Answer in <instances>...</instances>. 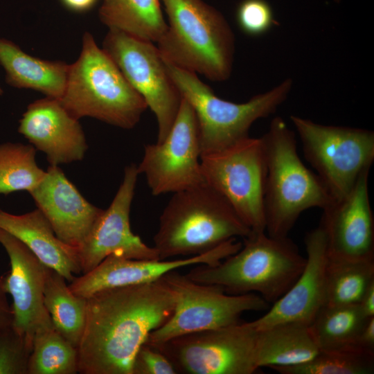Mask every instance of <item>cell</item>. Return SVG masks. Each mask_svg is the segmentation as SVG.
Here are the masks:
<instances>
[{
    "instance_id": "18",
    "label": "cell",
    "mask_w": 374,
    "mask_h": 374,
    "mask_svg": "<svg viewBox=\"0 0 374 374\" xmlns=\"http://www.w3.org/2000/svg\"><path fill=\"white\" fill-rule=\"evenodd\" d=\"M0 244L7 252L10 270L3 287L12 298L14 329L33 342L37 326L49 317L44 304L46 266L20 240L0 228Z\"/></svg>"
},
{
    "instance_id": "39",
    "label": "cell",
    "mask_w": 374,
    "mask_h": 374,
    "mask_svg": "<svg viewBox=\"0 0 374 374\" xmlns=\"http://www.w3.org/2000/svg\"><path fill=\"white\" fill-rule=\"evenodd\" d=\"M334 1H335V2L339 3L341 0H334Z\"/></svg>"
},
{
    "instance_id": "14",
    "label": "cell",
    "mask_w": 374,
    "mask_h": 374,
    "mask_svg": "<svg viewBox=\"0 0 374 374\" xmlns=\"http://www.w3.org/2000/svg\"><path fill=\"white\" fill-rule=\"evenodd\" d=\"M139 173L137 166L125 167L111 204L103 210L80 247L82 274L96 267L111 255L136 260H159L155 248L148 246L131 230L130 214Z\"/></svg>"
},
{
    "instance_id": "10",
    "label": "cell",
    "mask_w": 374,
    "mask_h": 374,
    "mask_svg": "<svg viewBox=\"0 0 374 374\" xmlns=\"http://www.w3.org/2000/svg\"><path fill=\"white\" fill-rule=\"evenodd\" d=\"M200 164L204 182L226 199L251 231H265L267 159L262 137L249 136L202 154Z\"/></svg>"
},
{
    "instance_id": "7",
    "label": "cell",
    "mask_w": 374,
    "mask_h": 374,
    "mask_svg": "<svg viewBox=\"0 0 374 374\" xmlns=\"http://www.w3.org/2000/svg\"><path fill=\"white\" fill-rule=\"evenodd\" d=\"M163 60L182 98L195 112L201 155L223 149L249 136L252 124L274 113L287 99L292 87V80L286 79L247 102L235 103L217 96L197 73Z\"/></svg>"
},
{
    "instance_id": "26",
    "label": "cell",
    "mask_w": 374,
    "mask_h": 374,
    "mask_svg": "<svg viewBox=\"0 0 374 374\" xmlns=\"http://www.w3.org/2000/svg\"><path fill=\"white\" fill-rule=\"evenodd\" d=\"M368 319L359 305H323L309 328L320 351L359 350L357 339Z\"/></svg>"
},
{
    "instance_id": "16",
    "label": "cell",
    "mask_w": 374,
    "mask_h": 374,
    "mask_svg": "<svg viewBox=\"0 0 374 374\" xmlns=\"http://www.w3.org/2000/svg\"><path fill=\"white\" fill-rule=\"evenodd\" d=\"M241 247L242 242L233 238L204 253L175 260H136L111 255L89 272L75 277L69 287L73 294L86 299L103 289L152 282L181 267L216 265Z\"/></svg>"
},
{
    "instance_id": "12",
    "label": "cell",
    "mask_w": 374,
    "mask_h": 374,
    "mask_svg": "<svg viewBox=\"0 0 374 374\" xmlns=\"http://www.w3.org/2000/svg\"><path fill=\"white\" fill-rule=\"evenodd\" d=\"M102 48L155 115L157 142H162L173 125L182 96L157 46L153 42L109 29Z\"/></svg>"
},
{
    "instance_id": "31",
    "label": "cell",
    "mask_w": 374,
    "mask_h": 374,
    "mask_svg": "<svg viewBox=\"0 0 374 374\" xmlns=\"http://www.w3.org/2000/svg\"><path fill=\"white\" fill-rule=\"evenodd\" d=\"M32 346L12 325L0 328V374H28Z\"/></svg>"
},
{
    "instance_id": "30",
    "label": "cell",
    "mask_w": 374,
    "mask_h": 374,
    "mask_svg": "<svg viewBox=\"0 0 374 374\" xmlns=\"http://www.w3.org/2000/svg\"><path fill=\"white\" fill-rule=\"evenodd\" d=\"M271 369L281 374H371L374 354L357 349L320 351L305 363Z\"/></svg>"
},
{
    "instance_id": "34",
    "label": "cell",
    "mask_w": 374,
    "mask_h": 374,
    "mask_svg": "<svg viewBox=\"0 0 374 374\" xmlns=\"http://www.w3.org/2000/svg\"><path fill=\"white\" fill-rule=\"evenodd\" d=\"M356 348L374 354V317L368 318L364 324L357 339Z\"/></svg>"
},
{
    "instance_id": "3",
    "label": "cell",
    "mask_w": 374,
    "mask_h": 374,
    "mask_svg": "<svg viewBox=\"0 0 374 374\" xmlns=\"http://www.w3.org/2000/svg\"><path fill=\"white\" fill-rule=\"evenodd\" d=\"M167 29L157 43L163 59L213 82L227 80L235 55L234 33L224 15L204 0H161Z\"/></svg>"
},
{
    "instance_id": "25",
    "label": "cell",
    "mask_w": 374,
    "mask_h": 374,
    "mask_svg": "<svg viewBox=\"0 0 374 374\" xmlns=\"http://www.w3.org/2000/svg\"><path fill=\"white\" fill-rule=\"evenodd\" d=\"M66 280L46 267L44 304L55 328L78 349L85 325L87 299L73 294Z\"/></svg>"
},
{
    "instance_id": "2",
    "label": "cell",
    "mask_w": 374,
    "mask_h": 374,
    "mask_svg": "<svg viewBox=\"0 0 374 374\" xmlns=\"http://www.w3.org/2000/svg\"><path fill=\"white\" fill-rule=\"evenodd\" d=\"M242 239L235 253L216 265H196L186 276L199 283L220 285L229 294L258 293L273 304L296 282L306 258L288 237L252 231Z\"/></svg>"
},
{
    "instance_id": "1",
    "label": "cell",
    "mask_w": 374,
    "mask_h": 374,
    "mask_svg": "<svg viewBox=\"0 0 374 374\" xmlns=\"http://www.w3.org/2000/svg\"><path fill=\"white\" fill-rule=\"evenodd\" d=\"M86 299L85 325L78 346L82 374H132L137 350L170 319L175 303L163 277L103 289Z\"/></svg>"
},
{
    "instance_id": "17",
    "label": "cell",
    "mask_w": 374,
    "mask_h": 374,
    "mask_svg": "<svg viewBox=\"0 0 374 374\" xmlns=\"http://www.w3.org/2000/svg\"><path fill=\"white\" fill-rule=\"evenodd\" d=\"M304 242L307 257L303 271L291 288L264 315L248 322L256 330L292 321L310 326L324 305L328 249L326 236L321 224L306 233Z\"/></svg>"
},
{
    "instance_id": "27",
    "label": "cell",
    "mask_w": 374,
    "mask_h": 374,
    "mask_svg": "<svg viewBox=\"0 0 374 374\" xmlns=\"http://www.w3.org/2000/svg\"><path fill=\"white\" fill-rule=\"evenodd\" d=\"M374 283V260H349L328 255L324 305H359Z\"/></svg>"
},
{
    "instance_id": "11",
    "label": "cell",
    "mask_w": 374,
    "mask_h": 374,
    "mask_svg": "<svg viewBox=\"0 0 374 374\" xmlns=\"http://www.w3.org/2000/svg\"><path fill=\"white\" fill-rule=\"evenodd\" d=\"M256 339L257 330L240 322L150 346L168 359L177 373L252 374L259 369Z\"/></svg>"
},
{
    "instance_id": "29",
    "label": "cell",
    "mask_w": 374,
    "mask_h": 374,
    "mask_svg": "<svg viewBox=\"0 0 374 374\" xmlns=\"http://www.w3.org/2000/svg\"><path fill=\"white\" fill-rule=\"evenodd\" d=\"M33 145L6 142L0 144V194L18 190L28 193L36 188L46 175L35 161Z\"/></svg>"
},
{
    "instance_id": "35",
    "label": "cell",
    "mask_w": 374,
    "mask_h": 374,
    "mask_svg": "<svg viewBox=\"0 0 374 374\" xmlns=\"http://www.w3.org/2000/svg\"><path fill=\"white\" fill-rule=\"evenodd\" d=\"M3 287V277L0 278V328L12 325V310L8 305Z\"/></svg>"
},
{
    "instance_id": "4",
    "label": "cell",
    "mask_w": 374,
    "mask_h": 374,
    "mask_svg": "<svg viewBox=\"0 0 374 374\" xmlns=\"http://www.w3.org/2000/svg\"><path fill=\"white\" fill-rule=\"evenodd\" d=\"M251 232L226 199L204 182L173 193L159 217L154 247L161 260L193 256Z\"/></svg>"
},
{
    "instance_id": "23",
    "label": "cell",
    "mask_w": 374,
    "mask_h": 374,
    "mask_svg": "<svg viewBox=\"0 0 374 374\" xmlns=\"http://www.w3.org/2000/svg\"><path fill=\"white\" fill-rule=\"evenodd\" d=\"M319 352L308 324L285 322L257 330L256 362L259 368L301 364Z\"/></svg>"
},
{
    "instance_id": "9",
    "label": "cell",
    "mask_w": 374,
    "mask_h": 374,
    "mask_svg": "<svg viewBox=\"0 0 374 374\" xmlns=\"http://www.w3.org/2000/svg\"><path fill=\"white\" fill-rule=\"evenodd\" d=\"M163 278L172 290L175 303L170 319L152 331L145 344L157 345L172 338L206 330L219 328L240 321L248 311H267L270 304L255 293L229 294L217 285L192 280L177 269Z\"/></svg>"
},
{
    "instance_id": "15",
    "label": "cell",
    "mask_w": 374,
    "mask_h": 374,
    "mask_svg": "<svg viewBox=\"0 0 374 374\" xmlns=\"http://www.w3.org/2000/svg\"><path fill=\"white\" fill-rule=\"evenodd\" d=\"M370 170L351 190L323 210L320 224L328 255L349 260H374V218L368 194Z\"/></svg>"
},
{
    "instance_id": "37",
    "label": "cell",
    "mask_w": 374,
    "mask_h": 374,
    "mask_svg": "<svg viewBox=\"0 0 374 374\" xmlns=\"http://www.w3.org/2000/svg\"><path fill=\"white\" fill-rule=\"evenodd\" d=\"M359 305L366 317H374V283L368 288Z\"/></svg>"
},
{
    "instance_id": "22",
    "label": "cell",
    "mask_w": 374,
    "mask_h": 374,
    "mask_svg": "<svg viewBox=\"0 0 374 374\" xmlns=\"http://www.w3.org/2000/svg\"><path fill=\"white\" fill-rule=\"evenodd\" d=\"M0 64L10 86L31 89L56 99L64 93L69 68L64 62L33 57L14 42L0 38Z\"/></svg>"
},
{
    "instance_id": "33",
    "label": "cell",
    "mask_w": 374,
    "mask_h": 374,
    "mask_svg": "<svg viewBox=\"0 0 374 374\" xmlns=\"http://www.w3.org/2000/svg\"><path fill=\"white\" fill-rule=\"evenodd\" d=\"M132 374H177V371L163 354L144 343L134 357Z\"/></svg>"
},
{
    "instance_id": "8",
    "label": "cell",
    "mask_w": 374,
    "mask_h": 374,
    "mask_svg": "<svg viewBox=\"0 0 374 374\" xmlns=\"http://www.w3.org/2000/svg\"><path fill=\"white\" fill-rule=\"evenodd\" d=\"M304 157L316 170L334 200L353 188L374 161V132L345 126L327 125L292 115Z\"/></svg>"
},
{
    "instance_id": "6",
    "label": "cell",
    "mask_w": 374,
    "mask_h": 374,
    "mask_svg": "<svg viewBox=\"0 0 374 374\" xmlns=\"http://www.w3.org/2000/svg\"><path fill=\"white\" fill-rule=\"evenodd\" d=\"M60 102L74 118L88 116L123 129L139 122L148 106L89 32L78 59L69 65Z\"/></svg>"
},
{
    "instance_id": "21",
    "label": "cell",
    "mask_w": 374,
    "mask_h": 374,
    "mask_svg": "<svg viewBox=\"0 0 374 374\" xmlns=\"http://www.w3.org/2000/svg\"><path fill=\"white\" fill-rule=\"evenodd\" d=\"M0 228L24 243L46 267L69 282L82 274L78 249L61 241L43 213L36 208L15 215L0 208Z\"/></svg>"
},
{
    "instance_id": "19",
    "label": "cell",
    "mask_w": 374,
    "mask_h": 374,
    "mask_svg": "<svg viewBox=\"0 0 374 374\" xmlns=\"http://www.w3.org/2000/svg\"><path fill=\"white\" fill-rule=\"evenodd\" d=\"M29 193L56 236L78 249L103 211L82 195L58 166H50L42 181Z\"/></svg>"
},
{
    "instance_id": "20",
    "label": "cell",
    "mask_w": 374,
    "mask_h": 374,
    "mask_svg": "<svg viewBox=\"0 0 374 374\" xmlns=\"http://www.w3.org/2000/svg\"><path fill=\"white\" fill-rule=\"evenodd\" d=\"M18 132L46 154L50 166L81 161L88 148L78 119L56 98L46 97L30 103L19 121Z\"/></svg>"
},
{
    "instance_id": "5",
    "label": "cell",
    "mask_w": 374,
    "mask_h": 374,
    "mask_svg": "<svg viewBox=\"0 0 374 374\" xmlns=\"http://www.w3.org/2000/svg\"><path fill=\"white\" fill-rule=\"evenodd\" d=\"M262 137L267 159L265 232L286 238L303 211L323 210L334 199L319 177L301 161L295 134L282 118L274 117Z\"/></svg>"
},
{
    "instance_id": "13",
    "label": "cell",
    "mask_w": 374,
    "mask_h": 374,
    "mask_svg": "<svg viewBox=\"0 0 374 374\" xmlns=\"http://www.w3.org/2000/svg\"><path fill=\"white\" fill-rule=\"evenodd\" d=\"M197 118L182 98L173 125L161 143L148 144L137 166L153 195L175 193L204 183Z\"/></svg>"
},
{
    "instance_id": "36",
    "label": "cell",
    "mask_w": 374,
    "mask_h": 374,
    "mask_svg": "<svg viewBox=\"0 0 374 374\" xmlns=\"http://www.w3.org/2000/svg\"><path fill=\"white\" fill-rule=\"evenodd\" d=\"M68 10L75 12H84L93 8L98 0H60Z\"/></svg>"
},
{
    "instance_id": "28",
    "label": "cell",
    "mask_w": 374,
    "mask_h": 374,
    "mask_svg": "<svg viewBox=\"0 0 374 374\" xmlns=\"http://www.w3.org/2000/svg\"><path fill=\"white\" fill-rule=\"evenodd\" d=\"M32 343L28 374L78 373V349L55 328L50 316L37 326Z\"/></svg>"
},
{
    "instance_id": "38",
    "label": "cell",
    "mask_w": 374,
    "mask_h": 374,
    "mask_svg": "<svg viewBox=\"0 0 374 374\" xmlns=\"http://www.w3.org/2000/svg\"><path fill=\"white\" fill-rule=\"evenodd\" d=\"M2 94H3V89L0 87V95H2Z\"/></svg>"
},
{
    "instance_id": "32",
    "label": "cell",
    "mask_w": 374,
    "mask_h": 374,
    "mask_svg": "<svg viewBox=\"0 0 374 374\" xmlns=\"http://www.w3.org/2000/svg\"><path fill=\"white\" fill-rule=\"evenodd\" d=\"M235 17L241 30L250 36L263 35L276 24L272 8L266 0H242Z\"/></svg>"
},
{
    "instance_id": "24",
    "label": "cell",
    "mask_w": 374,
    "mask_h": 374,
    "mask_svg": "<svg viewBox=\"0 0 374 374\" xmlns=\"http://www.w3.org/2000/svg\"><path fill=\"white\" fill-rule=\"evenodd\" d=\"M161 0H103L100 20L109 29L157 42L167 29Z\"/></svg>"
}]
</instances>
